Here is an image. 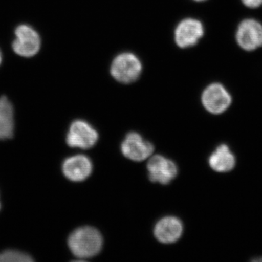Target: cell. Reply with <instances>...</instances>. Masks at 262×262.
Here are the masks:
<instances>
[{"mask_svg": "<svg viewBox=\"0 0 262 262\" xmlns=\"http://www.w3.org/2000/svg\"><path fill=\"white\" fill-rule=\"evenodd\" d=\"M122 152L128 159L136 162L143 161L149 158L154 151L151 143L144 141L137 133H130L122 142Z\"/></svg>", "mask_w": 262, "mask_h": 262, "instance_id": "9", "label": "cell"}, {"mask_svg": "<svg viewBox=\"0 0 262 262\" xmlns=\"http://www.w3.org/2000/svg\"><path fill=\"white\" fill-rule=\"evenodd\" d=\"M98 139L97 131L83 120L72 122L67 136V143L71 147L87 149L93 147Z\"/></svg>", "mask_w": 262, "mask_h": 262, "instance_id": "5", "label": "cell"}, {"mask_svg": "<svg viewBox=\"0 0 262 262\" xmlns=\"http://www.w3.org/2000/svg\"><path fill=\"white\" fill-rule=\"evenodd\" d=\"M91 160L84 155H76L67 158L62 165L66 177L72 182H82L92 173Z\"/></svg>", "mask_w": 262, "mask_h": 262, "instance_id": "10", "label": "cell"}, {"mask_svg": "<svg viewBox=\"0 0 262 262\" xmlns=\"http://www.w3.org/2000/svg\"><path fill=\"white\" fill-rule=\"evenodd\" d=\"M147 169L149 180L161 184H169L178 173L176 164L161 155L152 157L148 162Z\"/></svg>", "mask_w": 262, "mask_h": 262, "instance_id": "8", "label": "cell"}, {"mask_svg": "<svg viewBox=\"0 0 262 262\" xmlns=\"http://www.w3.org/2000/svg\"><path fill=\"white\" fill-rule=\"evenodd\" d=\"M204 34V27L200 20L186 18L177 26L175 31V40L181 48L195 46Z\"/></svg>", "mask_w": 262, "mask_h": 262, "instance_id": "7", "label": "cell"}, {"mask_svg": "<svg viewBox=\"0 0 262 262\" xmlns=\"http://www.w3.org/2000/svg\"><path fill=\"white\" fill-rule=\"evenodd\" d=\"M210 167L219 173L231 171L236 165L235 156L230 151L229 146L221 144L212 153L208 160Z\"/></svg>", "mask_w": 262, "mask_h": 262, "instance_id": "12", "label": "cell"}, {"mask_svg": "<svg viewBox=\"0 0 262 262\" xmlns=\"http://www.w3.org/2000/svg\"><path fill=\"white\" fill-rule=\"evenodd\" d=\"M235 38L244 51H253L262 47V24L256 19H245L237 27Z\"/></svg>", "mask_w": 262, "mask_h": 262, "instance_id": "4", "label": "cell"}, {"mask_svg": "<svg viewBox=\"0 0 262 262\" xmlns=\"http://www.w3.org/2000/svg\"><path fill=\"white\" fill-rule=\"evenodd\" d=\"M141 70L140 60L130 53L118 55L111 66V74L114 78L124 84L135 82L140 76Z\"/></svg>", "mask_w": 262, "mask_h": 262, "instance_id": "2", "label": "cell"}, {"mask_svg": "<svg viewBox=\"0 0 262 262\" xmlns=\"http://www.w3.org/2000/svg\"><path fill=\"white\" fill-rule=\"evenodd\" d=\"M245 6L249 8H258L262 5V0H241Z\"/></svg>", "mask_w": 262, "mask_h": 262, "instance_id": "15", "label": "cell"}, {"mask_svg": "<svg viewBox=\"0 0 262 262\" xmlns=\"http://www.w3.org/2000/svg\"><path fill=\"white\" fill-rule=\"evenodd\" d=\"M194 1H196V2H204V1H206V0H194Z\"/></svg>", "mask_w": 262, "mask_h": 262, "instance_id": "17", "label": "cell"}, {"mask_svg": "<svg viewBox=\"0 0 262 262\" xmlns=\"http://www.w3.org/2000/svg\"><path fill=\"white\" fill-rule=\"evenodd\" d=\"M182 222L173 216H167L158 222L155 227L156 238L163 244H173L182 236Z\"/></svg>", "mask_w": 262, "mask_h": 262, "instance_id": "11", "label": "cell"}, {"mask_svg": "<svg viewBox=\"0 0 262 262\" xmlns=\"http://www.w3.org/2000/svg\"><path fill=\"white\" fill-rule=\"evenodd\" d=\"M13 51L19 56L32 57L37 54L41 46L39 34L28 25H20L15 29Z\"/></svg>", "mask_w": 262, "mask_h": 262, "instance_id": "6", "label": "cell"}, {"mask_svg": "<svg viewBox=\"0 0 262 262\" xmlns=\"http://www.w3.org/2000/svg\"><path fill=\"white\" fill-rule=\"evenodd\" d=\"M0 208H1V204H0Z\"/></svg>", "mask_w": 262, "mask_h": 262, "instance_id": "19", "label": "cell"}, {"mask_svg": "<svg viewBox=\"0 0 262 262\" xmlns=\"http://www.w3.org/2000/svg\"><path fill=\"white\" fill-rule=\"evenodd\" d=\"M68 245L71 251L77 257L91 258L101 251L103 239L97 229L90 227H81L70 234Z\"/></svg>", "mask_w": 262, "mask_h": 262, "instance_id": "1", "label": "cell"}, {"mask_svg": "<svg viewBox=\"0 0 262 262\" xmlns=\"http://www.w3.org/2000/svg\"><path fill=\"white\" fill-rule=\"evenodd\" d=\"M14 134L13 105L5 96L0 98V140L11 139Z\"/></svg>", "mask_w": 262, "mask_h": 262, "instance_id": "13", "label": "cell"}, {"mask_svg": "<svg viewBox=\"0 0 262 262\" xmlns=\"http://www.w3.org/2000/svg\"><path fill=\"white\" fill-rule=\"evenodd\" d=\"M203 106L210 113L220 115L225 113L232 104V98L223 84L212 83L202 94Z\"/></svg>", "mask_w": 262, "mask_h": 262, "instance_id": "3", "label": "cell"}, {"mask_svg": "<svg viewBox=\"0 0 262 262\" xmlns=\"http://www.w3.org/2000/svg\"><path fill=\"white\" fill-rule=\"evenodd\" d=\"M253 261L262 262V257H260L258 258H255V259L253 260Z\"/></svg>", "mask_w": 262, "mask_h": 262, "instance_id": "16", "label": "cell"}, {"mask_svg": "<svg viewBox=\"0 0 262 262\" xmlns=\"http://www.w3.org/2000/svg\"><path fill=\"white\" fill-rule=\"evenodd\" d=\"M2 62V54L1 52H0V63H1Z\"/></svg>", "mask_w": 262, "mask_h": 262, "instance_id": "18", "label": "cell"}, {"mask_svg": "<svg viewBox=\"0 0 262 262\" xmlns=\"http://www.w3.org/2000/svg\"><path fill=\"white\" fill-rule=\"evenodd\" d=\"M34 259L28 253L15 250L0 253V262H32Z\"/></svg>", "mask_w": 262, "mask_h": 262, "instance_id": "14", "label": "cell"}]
</instances>
